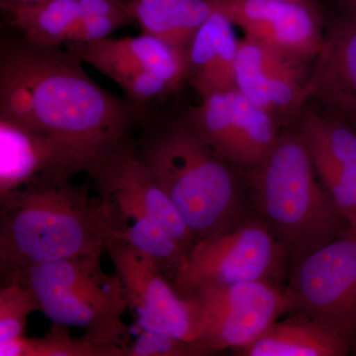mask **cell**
<instances>
[{"label": "cell", "instance_id": "obj_1", "mask_svg": "<svg viewBox=\"0 0 356 356\" xmlns=\"http://www.w3.org/2000/svg\"><path fill=\"white\" fill-rule=\"evenodd\" d=\"M60 47L2 44L0 119L58 140L81 172L127 142L132 112Z\"/></svg>", "mask_w": 356, "mask_h": 356}, {"label": "cell", "instance_id": "obj_2", "mask_svg": "<svg viewBox=\"0 0 356 356\" xmlns=\"http://www.w3.org/2000/svg\"><path fill=\"white\" fill-rule=\"evenodd\" d=\"M58 170L0 200V273L13 277L33 266L104 252L110 236L86 185Z\"/></svg>", "mask_w": 356, "mask_h": 356}, {"label": "cell", "instance_id": "obj_3", "mask_svg": "<svg viewBox=\"0 0 356 356\" xmlns=\"http://www.w3.org/2000/svg\"><path fill=\"white\" fill-rule=\"evenodd\" d=\"M317 177L299 133L280 135L264 161L243 175L252 208L284 248L290 270L350 229Z\"/></svg>", "mask_w": 356, "mask_h": 356}, {"label": "cell", "instance_id": "obj_4", "mask_svg": "<svg viewBox=\"0 0 356 356\" xmlns=\"http://www.w3.org/2000/svg\"><path fill=\"white\" fill-rule=\"evenodd\" d=\"M95 182L98 216L110 238L153 259L172 280L196 242L131 143H123L86 170Z\"/></svg>", "mask_w": 356, "mask_h": 356}, {"label": "cell", "instance_id": "obj_5", "mask_svg": "<svg viewBox=\"0 0 356 356\" xmlns=\"http://www.w3.org/2000/svg\"><path fill=\"white\" fill-rule=\"evenodd\" d=\"M138 154L196 242L250 214L240 172L186 120L152 133Z\"/></svg>", "mask_w": 356, "mask_h": 356}, {"label": "cell", "instance_id": "obj_6", "mask_svg": "<svg viewBox=\"0 0 356 356\" xmlns=\"http://www.w3.org/2000/svg\"><path fill=\"white\" fill-rule=\"evenodd\" d=\"M102 254L33 266L13 277L32 290L41 313L53 324L83 330L88 341L123 356L129 330L124 322L127 296L118 274L103 269Z\"/></svg>", "mask_w": 356, "mask_h": 356}, {"label": "cell", "instance_id": "obj_7", "mask_svg": "<svg viewBox=\"0 0 356 356\" xmlns=\"http://www.w3.org/2000/svg\"><path fill=\"white\" fill-rule=\"evenodd\" d=\"M288 268L286 252L266 221L248 214L194 243L172 283L184 297L207 285L264 281L280 286Z\"/></svg>", "mask_w": 356, "mask_h": 356}, {"label": "cell", "instance_id": "obj_8", "mask_svg": "<svg viewBox=\"0 0 356 356\" xmlns=\"http://www.w3.org/2000/svg\"><path fill=\"white\" fill-rule=\"evenodd\" d=\"M187 297L197 308L196 355L243 348L291 312L286 289L264 281L207 285Z\"/></svg>", "mask_w": 356, "mask_h": 356}, {"label": "cell", "instance_id": "obj_9", "mask_svg": "<svg viewBox=\"0 0 356 356\" xmlns=\"http://www.w3.org/2000/svg\"><path fill=\"white\" fill-rule=\"evenodd\" d=\"M291 312L356 341V229L332 241L293 267L286 288Z\"/></svg>", "mask_w": 356, "mask_h": 356}, {"label": "cell", "instance_id": "obj_10", "mask_svg": "<svg viewBox=\"0 0 356 356\" xmlns=\"http://www.w3.org/2000/svg\"><path fill=\"white\" fill-rule=\"evenodd\" d=\"M105 252L123 283L134 324L145 331L195 343V300L179 295L158 264L128 243L110 238Z\"/></svg>", "mask_w": 356, "mask_h": 356}, {"label": "cell", "instance_id": "obj_11", "mask_svg": "<svg viewBox=\"0 0 356 356\" xmlns=\"http://www.w3.org/2000/svg\"><path fill=\"white\" fill-rule=\"evenodd\" d=\"M67 47L138 102L170 92L186 77V55L145 33L133 38H105Z\"/></svg>", "mask_w": 356, "mask_h": 356}, {"label": "cell", "instance_id": "obj_12", "mask_svg": "<svg viewBox=\"0 0 356 356\" xmlns=\"http://www.w3.org/2000/svg\"><path fill=\"white\" fill-rule=\"evenodd\" d=\"M186 121L218 156L243 175L264 161L280 136L273 115L238 89L202 98Z\"/></svg>", "mask_w": 356, "mask_h": 356}, {"label": "cell", "instance_id": "obj_13", "mask_svg": "<svg viewBox=\"0 0 356 356\" xmlns=\"http://www.w3.org/2000/svg\"><path fill=\"white\" fill-rule=\"evenodd\" d=\"M213 10L245 32V38L295 60L317 58L323 37L313 9L289 0H207Z\"/></svg>", "mask_w": 356, "mask_h": 356}, {"label": "cell", "instance_id": "obj_14", "mask_svg": "<svg viewBox=\"0 0 356 356\" xmlns=\"http://www.w3.org/2000/svg\"><path fill=\"white\" fill-rule=\"evenodd\" d=\"M298 133L318 178L350 228L356 229V131L337 119L305 111Z\"/></svg>", "mask_w": 356, "mask_h": 356}, {"label": "cell", "instance_id": "obj_15", "mask_svg": "<svg viewBox=\"0 0 356 356\" xmlns=\"http://www.w3.org/2000/svg\"><path fill=\"white\" fill-rule=\"evenodd\" d=\"M300 60L248 38L240 40L236 63V89L274 118L303 104L305 81Z\"/></svg>", "mask_w": 356, "mask_h": 356}, {"label": "cell", "instance_id": "obj_16", "mask_svg": "<svg viewBox=\"0 0 356 356\" xmlns=\"http://www.w3.org/2000/svg\"><path fill=\"white\" fill-rule=\"evenodd\" d=\"M81 172L58 140L0 119V200L46 173Z\"/></svg>", "mask_w": 356, "mask_h": 356}, {"label": "cell", "instance_id": "obj_17", "mask_svg": "<svg viewBox=\"0 0 356 356\" xmlns=\"http://www.w3.org/2000/svg\"><path fill=\"white\" fill-rule=\"evenodd\" d=\"M303 90V103L316 98L351 118L356 113V21L344 17L332 26Z\"/></svg>", "mask_w": 356, "mask_h": 356}, {"label": "cell", "instance_id": "obj_18", "mask_svg": "<svg viewBox=\"0 0 356 356\" xmlns=\"http://www.w3.org/2000/svg\"><path fill=\"white\" fill-rule=\"evenodd\" d=\"M233 24L213 11L186 53V77L201 98L236 89L238 40Z\"/></svg>", "mask_w": 356, "mask_h": 356}, {"label": "cell", "instance_id": "obj_19", "mask_svg": "<svg viewBox=\"0 0 356 356\" xmlns=\"http://www.w3.org/2000/svg\"><path fill=\"white\" fill-rule=\"evenodd\" d=\"M353 346L346 339L299 313L273 323L252 343L234 350L243 356H344Z\"/></svg>", "mask_w": 356, "mask_h": 356}, {"label": "cell", "instance_id": "obj_20", "mask_svg": "<svg viewBox=\"0 0 356 356\" xmlns=\"http://www.w3.org/2000/svg\"><path fill=\"white\" fill-rule=\"evenodd\" d=\"M129 9L145 34L185 55L196 33L214 11L207 0H136Z\"/></svg>", "mask_w": 356, "mask_h": 356}, {"label": "cell", "instance_id": "obj_21", "mask_svg": "<svg viewBox=\"0 0 356 356\" xmlns=\"http://www.w3.org/2000/svg\"><path fill=\"white\" fill-rule=\"evenodd\" d=\"M3 9L25 41L42 47L65 44L72 26L83 15L79 0H46Z\"/></svg>", "mask_w": 356, "mask_h": 356}, {"label": "cell", "instance_id": "obj_22", "mask_svg": "<svg viewBox=\"0 0 356 356\" xmlns=\"http://www.w3.org/2000/svg\"><path fill=\"white\" fill-rule=\"evenodd\" d=\"M0 356H115V353L84 337H72L65 325L53 324L43 337L24 336L0 343Z\"/></svg>", "mask_w": 356, "mask_h": 356}, {"label": "cell", "instance_id": "obj_23", "mask_svg": "<svg viewBox=\"0 0 356 356\" xmlns=\"http://www.w3.org/2000/svg\"><path fill=\"white\" fill-rule=\"evenodd\" d=\"M41 312L38 300L17 277L6 280L0 288V343L24 337L28 317Z\"/></svg>", "mask_w": 356, "mask_h": 356}, {"label": "cell", "instance_id": "obj_24", "mask_svg": "<svg viewBox=\"0 0 356 356\" xmlns=\"http://www.w3.org/2000/svg\"><path fill=\"white\" fill-rule=\"evenodd\" d=\"M123 356H196L191 343L166 334L129 325Z\"/></svg>", "mask_w": 356, "mask_h": 356}, {"label": "cell", "instance_id": "obj_25", "mask_svg": "<svg viewBox=\"0 0 356 356\" xmlns=\"http://www.w3.org/2000/svg\"><path fill=\"white\" fill-rule=\"evenodd\" d=\"M126 16L84 15L74 23L65 44L89 43L107 38L115 30L130 22Z\"/></svg>", "mask_w": 356, "mask_h": 356}, {"label": "cell", "instance_id": "obj_26", "mask_svg": "<svg viewBox=\"0 0 356 356\" xmlns=\"http://www.w3.org/2000/svg\"><path fill=\"white\" fill-rule=\"evenodd\" d=\"M346 17L356 21V0H339Z\"/></svg>", "mask_w": 356, "mask_h": 356}, {"label": "cell", "instance_id": "obj_27", "mask_svg": "<svg viewBox=\"0 0 356 356\" xmlns=\"http://www.w3.org/2000/svg\"><path fill=\"white\" fill-rule=\"evenodd\" d=\"M46 0H1L2 8L9 6H22V4H34Z\"/></svg>", "mask_w": 356, "mask_h": 356}, {"label": "cell", "instance_id": "obj_28", "mask_svg": "<svg viewBox=\"0 0 356 356\" xmlns=\"http://www.w3.org/2000/svg\"><path fill=\"white\" fill-rule=\"evenodd\" d=\"M351 120H353L355 122V124H356V113L355 115H353V117H351Z\"/></svg>", "mask_w": 356, "mask_h": 356}, {"label": "cell", "instance_id": "obj_29", "mask_svg": "<svg viewBox=\"0 0 356 356\" xmlns=\"http://www.w3.org/2000/svg\"><path fill=\"white\" fill-rule=\"evenodd\" d=\"M289 1H302V0H289Z\"/></svg>", "mask_w": 356, "mask_h": 356}]
</instances>
